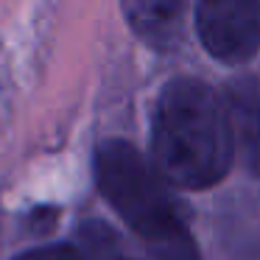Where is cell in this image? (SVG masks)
I'll return each instance as SVG.
<instances>
[{
	"label": "cell",
	"mask_w": 260,
	"mask_h": 260,
	"mask_svg": "<svg viewBox=\"0 0 260 260\" xmlns=\"http://www.w3.org/2000/svg\"><path fill=\"white\" fill-rule=\"evenodd\" d=\"M154 168L165 182L190 190L210 187L232 165V126L226 104L199 79L162 87L151 129Z\"/></svg>",
	"instance_id": "cell-1"
},
{
	"label": "cell",
	"mask_w": 260,
	"mask_h": 260,
	"mask_svg": "<svg viewBox=\"0 0 260 260\" xmlns=\"http://www.w3.org/2000/svg\"><path fill=\"white\" fill-rule=\"evenodd\" d=\"M98 190L146 241L154 260H199V249L157 168L126 140H104L95 151Z\"/></svg>",
	"instance_id": "cell-2"
},
{
	"label": "cell",
	"mask_w": 260,
	"mask_h": 260,
	"mask_svg": "<svg viewBox=\"0 0 260 260\" xmlns=\"http://www.w3.org/2000/svg\"><path fill=\"white\" fill-rule=\"evenodd\" d=\"M196 31L221 62H246L260 48V0H199Z\"/></svg>",
	"instance_id": "cell-3"
},
{
	"label": "cell",
	"mask_w": 260,
	"mask_h": 260,
	"mask_svg": "<svg viewBox=\"0 0 260 260\" xmlns=\"http://www.w3.org/2000/svg\"><path fill=\"white\" fill-rule=\"evenodd\" d=\"M232 140L249 174L260 176V76H243L226 90Z\"/></svg>",
	"instance_id": "cell-4"
},
{
	"label": "cell",
	"mask_w": 260,
	"mask_h": 260,
	"mask_svg": "<svg viewBox=\"0 0 260 260\" xmlns=\"http://www.w3.org/2000/svg\"><path fill=\"white\" fill-rule=\"evenodd\" d=\"M135 34L151 45H168L176 37L185 0H120Z\"/></svg>",
	"instance_id": "cell-5"
},
{
	"label": "cell",
	"mask_w": 260,
	"mask_h": 260,
	"mask_svg": "<svg viewBox=\"0 0 260 260\" xmlns=\"http://www.w3.org/2000/svg\"><path fill=\"white\" fill-rule=\"evenodd\" d=\"M17 260H81V252L68 243H59V246H45V249H34V252L20 254Z\"/></svg>",
	"instance_id": "cell-6"
}]
</instances>
